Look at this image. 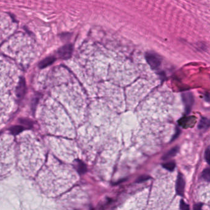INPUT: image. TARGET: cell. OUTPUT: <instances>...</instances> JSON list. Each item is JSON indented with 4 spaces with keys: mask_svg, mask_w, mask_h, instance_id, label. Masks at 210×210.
Segmentation results:
<instances>
[{
    "mask_svg": "<svg viewBox=\"0 0 210 210\" xmlns=\"http://www.w3.org/2000/svg\"><path fill=\"white\" fill-rule=\"evenodd\" d=\"M202 177L205 180V181H210V169L209 168L206 169L203 171Z\"/></svg>",
    "mask_w": 210,
    "mask_h": 210,
    "instance_id": "9",
    "label": "cell"
},
{
    "mask_svg": "<svg viewBox=\"0 0 210 210\" xmlns=\"http://www.w3.org/2000/svg\"><path fill=\"white\" fill-rule=\"evenodd\" d=\"M72 46L71 45H67L58 50V55L63 59H67L71 57L72 53Z\"/></svg>",
    "mask_w": 210,
    "mask_h": 210,
    "instance_id": "2",
    "label": "cell"
},
{
    "mask_svg": "<svg viewBox=\"0 0 210 210\" xmlns=\"http://www.w3.org/2000/svg\"><path fill=\"white\" fill-rule=\"evenodd\" d=\"M205 158L208 164L210 165V150L208 148L205 152Z\"/></svg>",
    "mask_w": 210,
    "mask_h": 210,
    "instance_id": "12",
    "label": "cell"
},
{
    "mask_svg": "<svg viewBox=\"0 0 210 210\" xmlns=\"http://www.w3.org/2000/svg\"><path fill=\"white\" fill-rule=\"evenodd\" d=\"M25 90H26V85H25V79L23 78H21L16 89V94L17 97L21 99L25 95Z\"/></svg>",
    "mask_w": 210,
    "mask_h": 210,
    "instance_id": "4",
    "label": "cell"
},
{
    "mask_svg": "<svg viewBox=\"0 0 210 210\" xmlns=\"http://www.w3.org/2000/svg\"><path fill=\"white\" fill-rule=\"evenodd\" d=\"M180 208L181 210H189V206L187 205L183 200H181L180 202Z\"/></svg>",
    "mask_w": 210,
    "mask_h": 210,
    "instance_id": "11",
    "label": "cell"
},
{
    "mask_svg": "<svg viewBox=\"0 0 210 210\" xmlns=\"http://www.w3.org/2000/svg\"><path fill=\"white\" fill-rule=\"evenodd\" d=\"M87 171L85 165L81 161H78L77 163V171L80 174H84Z\"/></svg>",
    "mask_w": 210,
    "mask_h": 210,
    "instance_id": "8",
    "label": "cell"
},
{
    "mask_svg": "<svg viewBox=\"0 0 210 210\" xmlns=\"http://www.w3.org/2000/svg\"><path fill=\"white\" fill-rule=\"evenodd\" d=\"M149 179V177L147 176H141L140 177H139L137 180V182L138 183H141V182H144V181H147V179Z\"/></svg>",
    "mask_w": 210,
    "mask_h": 210,
    "instance_id": "13",
    "label": "cell"
},
{
    "mask_svg": "<svg viewBox=\"0 0 210 210\" xmlns=\"http://www.w3.org/2000/svg\"><path fill=\"white\" fill-rule=\"evenodd\" d=\"M201 208H202V205L200 203L195 204L194 207V210H201Z\"/></svg>",
    "mask_w": 210,
    "mask_h": 210,
    "instance_id": "14",
    "label": "cell"
},
{
    "mask_svg": "<svg viewBox=\"0 0 210 210\" xmlns=\"http://www.w3.org/2000/svg\"><path fill=\"white\" fill-rule=\"evenodd\" d=\"M178 147H175L173 148H172V150H170L169 152H168L163 157V159L166 160H168L169 158H171L172 157H173L178 152Z\"/></svg>",
    "mask_w": 210,
    "mask_h": 210,
    "instance_id": "6",
    "label": "cell"
},
{
    "mask_svg": "<svg viewBox=\"0 0 210 210\" xmlns=\"http://www.w3.org/2000/svg\"><path fill=\"white\" fill-rule=\"evenodd\" d=\"M55 58L53 56L46 57V59L43 60L41 62H40V63L39 64V67L40 68H46L49 65L53 64L55 62Z\"/></svg>",
    "mask_w": 210,
    "mask_h": 210,
    "instance_id": "5",
    "label": "cell"
},
{
    "mask_svg": "<svg viewBox=\"0 0 210 210\" xmlns=\"http://www.w3.org/2000/svg\"><path fill=\"white\" fill-rule=\"evenodd\" d=\"M146 61L153 69H157L161 65V61L159 57L153 53H147L146 55Z\"/></svg>",
    "mask_w": 210,
    "mask_h": 210,
    "instance_id": "1",
    "label": "cell"
},
{
    "mask_svg": "<svg viewBox=\"0 0 210 210\" xmlns=\"http://www.w3.org/2000/svg\"><path fill=\"white\" fill-rule=\"evenodd\" d=\"M24 129H25V128L22 126L17 125V126H14L11 127V129H10V131H11V132L13 134L17 135L19 133H21V132H22L24 130Z\"/></svg>",
    "mask_w": 210,
    "mask_h": 210,
    "instance_id": "7",
    "label": "cell"
},
{
    "mask_svg": "<svg viewBox=\"0 0 210 210\" xmlns=\"http://www.w3.org/2000/svg\"><path fill=\"white\" fill-rule=\"evenodd\" d=\"M163 166L169 170V171H173V170L175 169V163L174 162H168V163H164L163 165Z\"/></svg>",
    "mask_w": 210,
    "mask_h": 210,
    "instance_id": "10",
    "label": "cell"
},
{
    "mask_svg": "<svg viewBox=\"0 0 210 210\" xmlns=\"http://www.w3.org/2000/svg\"><path fill=\"white\" fill-rule=\"evenodd\" d=\"M185 187V181L181 174H179L176 181V192L179 195H183Z\"/></svg>",
    "mask_w": 210,
    "mask_h": 210,
    "instance_id": "3",
    "label": "cell"
}]
</instances>
